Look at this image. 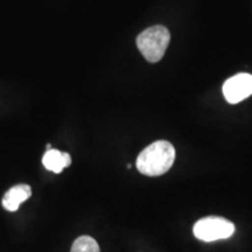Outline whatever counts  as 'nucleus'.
<instances>
[{
	"mask_svg": "<svg viewBox=\"0 0 252 252\" xmlns=\"http://www.w3.org/2000/svg\"><path fill=\"white\" fill-rule=\"evenodd\" d=\"M175 160V149L166 140H158L147 146L137 159V168L141 174L159 176L171 169Z\"/></svg>",
	"mask_w": 252,
	"mask_h": 252,
	"instance_id": "nucleus-1",
	"label": "nucleus"
},
{
	"mask_svg": "<svg viewBox=\"0 0 252 252\" xmlns=\"http://www.w3.org/2000/svg\"><path fill=\"white\" fill-rule=\"evenodd\" d=\"M169 41V31L165 26L157 25L141 32L137 37V47L147 61L156 63L163 58Z\"/></svg>",
	"mask_w": 252,
	"mask_h": 252,
	"instance_id": "nucleus-2",
	"label": "nucleus"
},
{
	"mask_svg": "<svg viewBox=\"0 0 252 252\" xmlns=\"http://www.w3.org/2000/svg\"><path fill=\"white\" fill-rule=\"evenodd\" d=\"M194 236L202 242H215L231 237L235 232L234 223L222 217L209 216L197 220L193 229Z\"/></svg>",
	"mask_w": 252,
	"mask_h": 252,
	"instance_id": "nucleus-3",
	"label": "nucleus"
},
{
	"mask_svg": "<svg viewBox=\"0 0 252 252\" xmlns=\"http://www.w3.org/2000/svg\"><path fill=\"white\" fill-rule=\"evenodd\" d=\"M223 94L226 102L237 104L252 94V75L237 74L230 77L223 84Z\"/></svg>",
	"mask_w": 252,
	"mask_h": 252,
	"instance_id": "nucleus-4",
	"label": "nucleus"
},
{
	"mask_svg": "<svg viewBox=\"0 0 252 252\" xmlns=\"http://www.w3.org/2000/svg\"><path fill=\"white\" fill-rule=\"evenodd\" d=\"M32 195V189L28 185H17L4 195L2 207L8 212H17L20 204L27 201Z\"/></svg>",
	"mask_w": 252,
	"mask_h": 252,
	"instance_id": "nucleus-5",
	"label": "nucleus"
},
{
	"mask_svg": "<svg viewBox=\"0 0 252 252\" xmlns=\"http://www.w3.org/2000/svg\"><path fill=\"white\" fill-rule=\"evenodd\" d=\"M42 163L46 167V169L59 174L65 167L70 165L71 158L69 153L60 152L59 150L55 149H49L42 158Z\"/></svg>",
	"mask_w": 252,
	"mask_h": 252,
	"instance_id": "nucleus-6",
	"label": "nucleus"
},
{
	"mask_svg": "<svg viewBox=\"0 0 252 252\" xmlns=\"http://www.w3.org/2000/svg\"><path fill=\"white\" fill-rule=\"evenodd\" d=\"M71 252H100L99 245L90 236H81L74 242Z\"/></svg>",
	"mask_w": 252,
	"mask_h": 252,
	"instance_id": "nucleus-7",
	"label": "nucleus"
}]
</instances>
